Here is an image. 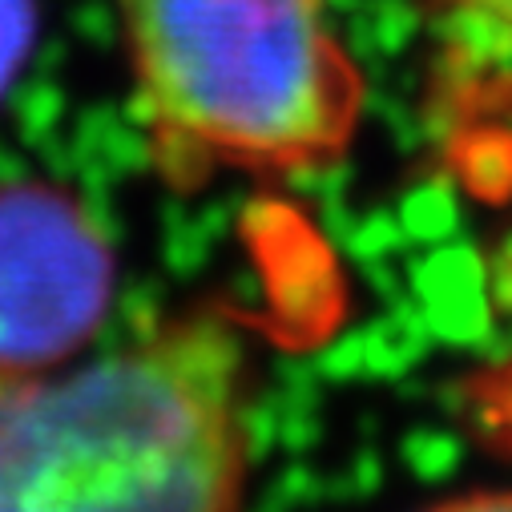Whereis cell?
<instances>
[{"label":"cell","mask_w":512,"mask_h":512,"mask_svg":"<svg viewBox=\"0 0 512 512\" xmlns=\"http://www.w3.org/2000/svg\"><path fill=\"white\" fill-rule=\"evenodd\" d=\"M158 178H303L347 162L367 77L331 0H113Z\"/></svg>","instance_id":"cell-2"},{"label":"cell","mask_w":512,"mask_h":512,"mask_svg":"<svg viewBox=\"0 0 512 512\" xmlns=\"http://www.w3.org/2000/svg\"><path fill=\"white\" fill-rule=\"evenodd\" d=\"M436 17L448 21L456 37L512 53V0H420Z\"/></svg>","instance_id":"cell-4"},{"label":"cell","mask_w":512,"mask_h":512,"mask_svg":"<svg viewBox=\"0 0 512 512\" xmlns=\"http://www.w3.org/2000/svg\"><path fill=\"white\" fill-rule=\"evenodd\" d=\"M113 291L117 254L89 202L49 178H0V367L85 355Z\"/></svg>","instance_id":"cell-3"},{"label":"cell","mask_w":512,"mask_h":512,"mask_svg":"<svg viewBox=\"0 0 512 512\" xmlns=\"http://www.w3.org/2000/svg\"><path fill=\"white\" fill-rule=\"evenodd\" d=\"M250 476L254 363L226 311L0 367V512H246Z\"/></svg>","instance_id":"cell-1"},{"label":"cell","mask_w":512,"mask_h":512,"mask_svg":"<svg viewBox=\"0 0 512 512\" xmlns=\"http://www.w3.org/2000/svg\"><path fill=\"white\" fill-rule=\"evenodd\" d=\"M37 0H0V101L17 85L37 45Z\"/></svg>","instance_id":"cell-5"},{"label":"cell","mask_w":512,"mask_h":512,"mask_svg":"<svg viewBox=\"0 0 512 512\" xmlns=\"http://www.w3.org/2000/svg\"><path fill=\"white\" fill-rule=\"evenodd\" d=\"M424 512H512V488H476L448 500H436Z\"/></svg>","instance_id":"cell-6"}]
</instances>
